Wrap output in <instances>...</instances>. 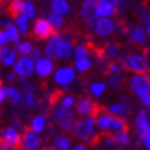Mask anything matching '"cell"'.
<instances>
[{"mask_svg":"<svg viewBox=\"0 0 150 150\" xmlns=\"http://www.w3.org/2000/svg\"><path fill=\"white\" fill-rule=\"evenodd\" d=\"M121 66L125 70H128V72L146 73V74L150 73V68L147 65V61L143 57H141V55H131V54L125 55L123 58Z\"/></svg>","mask_w":150,"mask_h":150,"instance_id":"1","label":"cell"},{"mask_svg":"<svg viewBox=\"0 0 150 150\" xmlns=\"http://www.w3.org/2000/svg\"><path fill=\"white\" fill-rule=\"evenodd\" d=\"M55 33H58V30L51 25L50 21H46L43 18H39L35 21L32 32V37L35 40H46L48 37H52Z\"/></svg>","mask_w":150,"mask_h":150,"instance_id":"2","label":"cell"},{"mask_svg":"<svg viewBox=\"0 0 150 150\" xmlns=\"http://www.w3.org/2000/svg\"><path fill=\"white\" fill-rule=\"evenodd\" d=\"M94 121H95V118L91 117V116L87 120H77L74 123V134H76V137L90 143L91 138L94 137Z\"/></svg>","mask_w":150,"mask_h":150,"instance_id":"3","label":"cell"},{"mask_svg":"<svg viewBox=\"0 0 150 150\" xmlns=\"http://www.w3.org/2000/svg\"><path fill=\"white\" fill-rule=\"evenodd\" d=\"M96 7H98V0H83L81 6V18L84 19V22L90 28L94 26L96 15Z\"/></svg>","mask_w":150,"mask_h":150,"instance_id":"4","label":"cell"},{"mask_svg":"<svg viewBox=\"0 0 150 150\" xmlns=\"http://www.w3.org/2000/svg\"><path fill=\"white\" fill-rule=\"evenodd\" d=\"M131 88L138 96L150 91V77L146 73H137L131 79Z\"/></svg>","mask_w":150,"mask_h":150,"instance_id":"5","label":"cell"},{"mask_svg":"<svg viewBox=\"0 0 150 150\" xmlns=\"http://www.w3.org/2000/svg\"><path fill=\"white\" fill-rule=\"evenodd\" d=\"M54 116L57 118L58 124L64 131L69 132L73 128V113L66 108H61V109L54 110Z\"/></svg>","mask_w":150,"mask_h":150,"instance_id":"6","label":"cell"},{"mask_svg":"<svg viewBox=\"0 0 150 150\" xmlns=\"http://www.w3.org/2000/svg\"><path fill=\"white\" fill-rule=\"evenodd\" d=\"M23 129H25L23 137H22L23 147H25L26 150H37L41 146L40 138L35 134V131L32 129V127H25Z\"/></svg>","mask_w":150,"mask_h":150,"instance_id":"7","label":"cell"},{"mask_svg":"<svg viewBox=\"0 0 150 150\" xmlns=\"http://www.w3.org/2000/svg\"><path fill=\"white\" fill-rule=\"evenodd\" d=\"M33 68H35L33 59L28 58V57H22V58L15 64V68L14 69H15V73H18L19 76L28 77V76H30V74L33 73Z\"/></svg>","mask_w":150,"mask_h":150,"instance_id":"8","label":"cell"},{"mask_svg":"<svg viewBox=\"0 0 150 150\" xmlns=\"http://www.w3.org/2000/svg\"><path fill=\"white\" fill-rule=\"evenodd\" d=\"M23 7H25V1L22 0H10L6 11L13 19H17L21 14H23Z\"/></svg>","mask_w":150,"mask_h":150,"instance_id":"9","label":"cell"},{"mask_svg":"<svg viewBox=\"0 0 150 150\" xmlns=\"http://www.w3.org/2000/svg\"><path fill=\"white\" fill-rule=\"evenodd\" d=\"M96 33L99 35V36H108V35H110V33L113 32V22L110 21V19L108 18H100L96 21Z\"/></svg>","mask_w":150,"mask_h":150,"instance_id":"10","label":"cell"},{"mask_svg":"<svg viewBox=\"0 0 150 150\" xmlns=\"http://www.w3.org/2000/svg\"><path fill=\"white\" fill-rule=\"evenodd\" d=\"M74 79V72L70 68H62L55 73V81L59 84H68Z\"/></svg>","mask_w":150,"mask_h":150,"instance_id":"11","label":"cell"},{"mask_svg":"<svg viewBox=\"0 0 150 150\" xmlns=\"http://www.w3.org/2000/svg\"><path fill=\"white\" fill-rule=\"evenodd\" d=\"M61 39H62V36H61L59 33H55L54 36L51 37L50 43H48V46H47V48H46V57L48 59H55L58 57L57 48H58V44H59V41H61Z\"/></svg>","mask_w":150,"mask_h":150,"instance_id":"12","label":"cell"},{"mask_svg":"<svg viewBox=\"0 0 150 150\" xmlns=\"http://www.w3.org/2000/svg\"><path fill=\"white\" fill-rule=\"evenodd\" d=\"M52 62L48 59H37L36 62V72L40 77H47L52 72Z\"/></svg>","mask_w":150,"mask_h":150,"instance_id":"13","label":"cell"},{"mask_svg":"<svg viewBox=\"0 0 150 150\" xmlns=\"http://www.w3.org/2000/svg\"><path fill=\"white\" fill-rule=\"evenodd\" d=\"M57 54H58L59 58H64V59L70 58V55H72V44L68 40H62L61 39L58 48H57Z\"/></svg>","mask_w":150,"mask_h":150,"instance_id":"14","label":"cell"},{"mask_svg":"<svg viewBox=\"0 0 150 150\" xmlns=\"http://www.w3.org/2000/svg\"><path fill=\"white\" fill-rule=\"evenodd\" d=\"M117 13H118L117 7L103 4V3H98V7H96V15L98 17H109V15H116Z\"/></svg>","mask_w":150,"mask_h":150,"instance_id":"15","label":"cell"},{"mask_svg":"<svg viewBox=\"0 0 150 150\" xmlns=\"http://www.w3.org/2000/svg\"><path fill=\"white\" fill-rule=\"evenodd\" d=\"M1 135H3V138H4L6 141L11 142V143H23V142H22V137H21V135H19L18 132L15 131L13 127L6 128Z\"/></svg>","mask_w":150,"mask_h":150,"instance_id":"16","label":"cell"},{"mask_svg":"<svg viewBox=\"0 0 150 150\" xmlns=\"http://www.w3.org/2000/svg\"><path fill=\"white\" fill-rule=\"evenodd\" d=\"M149 113H147V110L145 109H141L139 112V116L137 117V128L139 131L142 129H145L146 127H149Z\"/></svg>","mask_w":150,"mask_h":150,"instance_id":"17","label":"cell"},{"mask_svg":"<svg viewBox=\"0 0 150 150\" xmlns=\"http://www.w3.org/2000/svg\"><path fill=\"white\" fill-rule=\"evenodd\" d=\"M52 10L58 14H68L69 13V4L66 0H52Z\"/></svg>","mask_w":150,"mask_h":150,"instance_id":"18","label":"cell"},{"mask_svg":"<svg viewBox=\"0 0 150 150\" xmlns=\"http://www.w3.org/2000/svg\"><path fill=\"white\" fill-rule=\"evenodd\" d=\"M0 150H23V143H11L1 137L0 138Z\"/></svg>","mask_w":150,"mask_h":150,"instance_id":"19","label":"cell"},{"mask_svg":"<svg viewBox=\"0 0 150 150\" xmlns=\"http://www.w3.org/2000/svg\"><path fill=\"white\" fill-rule=\"evenodd\" d=\"M110 135L113 138L114 143H121V145H128L129 143V138H128V132L127 131H121L120 132H116V134H112L110 132Z\"/></svg>","mask_w":150,"mask_h":150,"instance_id":"20","label":"cell"},{"mask_svg":"<svg viewBox=\"0 0 150 150\" xmlns=\"http://www.w3.org/2000/svg\"><path fill=\"white\" fill-rule=\"evenodd\" d=\"M48 21H50L51 25H52L57 30L61 29L62 25H64V19H62V17H61V14H58V13H50L48 14Z\"/></svg>","mask_w":150,"mask_h":150,"instance_id":"21","label":"cell"},{"mask_svg":"<svg viewBox=\"0 0 150 150\" xmlns=\"http://www.w3.org/2000/svg\"><path fill=\"white\" fill-rule=\"evenodd\" d=\"M131 40H132V43H137V44H145L146 43L145 33H143V30H142L141 28L135 29V30L131 33Z\"/></svg>","mask_w":150,"mask_h":150,"instance_id":"22","label":"cell"},{"mask_svg":"<svg viewBox=\"0 0 150 150\" xmlns=\"http://www.w3.org/2000/svg\"><path fill=\"white\" fill-rule=\"evenodd\" d=\"M44 124H46V116H39L32 121V129L35 132H41V129L44 128Z\"/></svg>","mask_w":150,"mask_h":150,"instance_id":"23","label":"cell"},{"mask_svg":"<svg viewBox=\"0 0 150 150\" xmlns=\"http://www.w3.org/2000/svg\"><path fill=\"white\" fill-rule=\"evenodd\" d=\"M4 92H6V96L8 98V99H11V102H13L14 105H17L19 102V99H21V96H19V94H18V91L17 90H14V88H6L4 90Z\"/></svg>","mask_w":150,"mask_h":150,"instance_id":"24","label":"cell"},{"mask_svg":"<svg viewBox=\"0 0 150 150\" xmlns=\"http://www.w3.org/2000/svg\"><path fill=\"white\" fill-rule=\"evenodd\" d=\"M32 44L30 43H28V41H23V43H19L17 44V51H18L19 54L22 55H26V54H30L32 52Z\"/></svg>","mask_w":150,"mask_h":150,"instance_id":"25","label":"cell"},{"mask_svg":"<svg viewBox=\"0 0 150 150\" xmlns=\"http://www.w3.org/2000/svg\"><path fill=\"white\" fill-rule=\"evenodd\" d=\"M76 68H77L79 72H84V70H88L91 68V62L87 58L83 59H76Z\"/></svg>","mask_w":150,"mask_h":150,"instance_id":"26","label":"cell"},{"mask_svg":"<svg viewBox=\"0 0 150 150\" xmlns=\"http://www.w3.org/2000/svg\"><path fill=\"white\" fill-rule=\"evenodd\" d=\"M28 17L23 14V15H19L18 18H17V25L18 28L21 29V33L22 35H28V29H26V21H28Z\"/></svg>","mask_w":150,"mask_h":150,"instance_id":"27","label":"cell"},{"mask_svg":"<svg viewBox=\"0 0 150 150\" xmlns=\"http://www.w3.org/2000/svg\"><path fill=\"white\" fill-rule=\"evenodd\" d=\"M7 36L11 41L14 43H18V39H19V35H18V30H17V28L13 26V25H10L7 28Z\"/></svg>","mask_w":150,"mask_h":150,"instance_id":"28","label":"cell"},{"mask_svg":"<svg viewBox=\"0 0 150 150\" xmlns=\"http://www.w3.org/2000/svg\"><path fill=\"white\" fill-rule=\"evenodd\" d=\"M23 14L26 15L28 18H33L35 17V14H36V10H35V6L28 0L25 1V7H23Z\"/></svg>","mask_w":150,"mask_h":150,"instance_id":"29","label":"cell"},{"mask_svg":"<svg viewBox=\"0 0 150 150\" xmlns=\"http://www.w3.org/2000/svg\"><path fill=\"white\" fill-rule=\"evenodd\" d=\"M88 52H90V51L87 50V47L77 46V48H76V52H74V58H76V59L87 58V57H88Z\"/></svg>","mask_w":150,"mask_h":150,"instance_id":"30","label":"cell"},{"mask_svg":"<svg viewBox=\"0 0 150 150\" xmlns=\"http://www.w3.org/2000/svg\"><path fill=\"white\" fill-rule=\"evenodd\" d=\"M110 112L114 114H118V116H125L128 113V109L123 105H114V106L110 108Z\"/></svg>","mask_w":150,"mask_h":150,"instance_id":"31","label":"cell"},{"mask_svg":"<svg viewBox=\"0 0 150 150\" xmlns=\"http://www.w3.org/2000/svg\"><path fill=\"white\" fill-rule=\"evenodd\" d=\"M55 145L58 150H69V141L66 138H57Z\"/></svg>","mask_w":150,"mask_h":150,"instance_id":"32","label":"cell"},{"mask_svg":"<svg viewBox=\"0 0 150 150\" xmlns=\"http://www.w3.org/2000/svg\"><path fill=\"white\" fill-rule=\"evenodd\" d=\"M91 91H92V94L95 96H99L102 92L105 91V86L103 84H100V83H96V84H92V87H91Z\"/></svg>","mask_w":150,"mask_h":150,"instance_id":"33","label":"cell"},{"mask_svg":"<svg viewBox=\"0 0 150 150\" xmlns=\"http://www.w3.org/2000/svg\"><path fill=\"white\" fill-rule=\"evenodd\" d=\"M62 96H64V91H61V90L54 91L52 94H51V96H50V103L51 105H55L57 102H58V99H61Z\"/></svg>","mask_w":150,"mask_h":150,"instance_id":"34","label":"cell"},{"mask_svg":"<svg viewBox=\"0 0 150 150\" xmlns=\"http://www.w3.org/2000/svg\"><path fill=\"white\" fill-rule=\"evenodd\" d=\"M149 137H150V125H149V127H146L145 129L139 131V138H138V142H145Z\"/></svg>","mask_w":150,"mask_h":150,"instance_id":"35","label":"cell"},{"mask_svg":"<svg viewBox=\"0 0 150 150\" xmlns=\"http://www.w3.org/2000/svg\"><path fill=\"white\" fill-rule=\"evenodd\" d=\"M139 99H141V102L143 105H146V106H150V91H147V92H145V94L139 95Z\"/></svg>","mask_w":150,"mask_h":150,"instance_id":"36","label":"cell"},{"mask_svg":"<svg viewBox=\"0 0 150 150\" xmlns=\"http://www.w3.org/2000/svg\"><path fill=\"white\" fill-rule=\"evenodd\" d=\"M73 102H74L73 96H66V98L62 100V108H66V109H69V108H70V106L73 105Z\"/></svg>","mask_w":150,"mask_h":150,"instance_id":"37","label":"cell"},{"mask_svg":"<svg viewBox=\"0 0 150 150\" xmlns=\"http://www.w3.org/2000/svg\"><path fill=\"white\" fill-rule=\"evenodd\" d=\"M14 61H15V54H11V55H8V57H6V58L3 59V64H4L6 66H10V65L14 64Z\"/></svg>","mask_w":150,"mask_h":150,"instance_id":"38","label":"cell"},{"mask_svg":"<svg viewBox=\"0 0 150 150\" xmlns=\"http://www.w3.org/2000/svg\"><path fill=\"white\" fill-rule=\"evenodd\" d=\"M11 54H15V51L11 50V48H4V50H1V54H0V59L3 61L6 57H8V55H11Z\"/></svg>","mask_w":150,"mask_h":150,"instance_id":"39","label":"cell"},{"mask_svg":"<svg viewBox=\"0 0 150 150\" xmlns=\"http://www.w3.org/2000/svg\"><path fill=\"white\" fill-rule=\"evenodd\" d=\"M33 103H35V98L32 96V94L28 92L26 95H25V105H26V106H32Z\"/></svg>","mask_w":150,"mask_h":150,"instance_id":"40","label":"cell"},{"mask_svg":"<svg viewBox=\"0 0 150 150\" xmlns=\"http://www.w3.org/2000/svg\"><path fill=\"white\" fill-rule=\"evenodd\" d=\"M8 40L10 39H8V36H7V32L0 30V46H1V44H6Z\"/></svg>","mask_w":150,"mask_h":150,"instance_id":"41","label":"cell"},{"mask_svg":"<svg viewBox=\"0 0 150 150\" xmlns=\"http://www.w3.org/2000/svg\"><path fill=\"white\" fill-rule=\"evenodd\" d=\"M118 1H120V0H98V3H103V4L114 6V7H117Z\"/></svg>","mask_w":150,"mask_h":150,"instance_id":"42","label":"cell"},{"mask_svg":"<svg viewBox=\"0 0 150 150\" xmlns=\"http://www.w3.org/2000/svg\"><path fill=\"white\" fill-rule=\"evenodd\" d=\"M30 58L35 61V59H40V50H37V48H33L32 50V57Z\"/></svg>","mask_w":150,"mask_h":150,"instance_id":"43","label":"cell"},{"mask_svg":"<svg viewBox=\"0 0 150 150\" xmlns=\"http://www.w3.org/2000/svg\"><path fill=\"white\" fill-rule=\"evenodd\" d=\"M4 96H6L4 90H1V88H0V103L3 102V99H4Z\"/></svg>","mask_w":150,"mask_h":150,"instance_id":"44","label":"cell"},{"mask_svg":"<svg viewBox=\"0 0 150 150\" xmlns=\"http://www.w3.org/2000/svg\"><path fill=\"white\" fill-rule=\"evenodd\" d=\"M73 150H87V149H86V146L84 145H79V146H76Z\"/></svg>","mask_w":150,"mask_h":150,"instance_id":"45","label":"cell"},{"mask_svg":"<svg viewBox=\"0 0 150 150\" xmlns=\"http://www.w3.org/2000/svg\"><path fill=\"white\" fill-rule=\"evenodd\" d=\"M145 143H146V146H147V149L150 150V137H149V138H147V139H146V141H145Z\"/></svg>","mask_w":150,"mask_h":150,"instance_id":"46","label":"cell"},{"mask_svg":"<svg viewBox=\"0 0 150 150\" xmlns=\"http://www.w3.org/2000/svg\"><path fill=\"white\" fill-rule=\"evenodd\" d=\"M14 79H15V76H14V73H11V74H8V80H10V81H13Z\"/></svg>","mask_w":150,"mask_h":150,"instance_id":"47","label":"cell"},{"mask_svg":"<svg viewBox=\"0 0 150 150\" xmlns=\"http://www.w3.org/2000/svg\"><path fill=\"white\" fill-rule=\"evenodd\" d=\"M147 33H149V36H150V25H147Z\"/></svg>","mask_w":150,"mask_h":150,"instance_id":"48","label":"cell"},{"mask_svg":"<svg viewBox=\"0 0 150 150\" xmlns=\"http://www.w3.org/2000/svg\"><path fill=\"white\" fill-rule=\"evenodd\" d=\"M1 84H3V81H1V79H0V87H1Z\"/></svg>","mask_w":150,"mask_h":150,"instance_id":"49","label":"cell"},{"mask_svg":"<svg viewBox=\"0 0 150 150\" xmlns=\"http://www.w3.org/2000/svg\"><path fill=\"white\" fill-rule=\"evenodd\" d=\"M47 150H55V149H54V147H50V149H47Z\"/></svg>","mask_w":150,"mask_h":150,"instance_id":"50","label":"cell"},{"mask_svg":"<svg viewBox=\"0 0 150 150\" xmlns=\"http://www.w3.org/2000/svg\"><path fill=\"white\" fill-rule=\"evenodd\" d=\"M39 1H46V0H39Z\"/></svg>","mask_w":150,"mask_h":150,"instance_id":"51","label":"cell"},{"mask_svg":"<svg viewBox=\"0 0 150 150\" xmlns=\"http://www.w3.org/2000/svg\"><path fill=\"white\" fill-rule=\"evenodd\" d=\"M0 54H1V47H0Z\"/></svg>","mask_w":150,"mask_h":150,"instance_id":"52","label":"cell"}]
</instances>
